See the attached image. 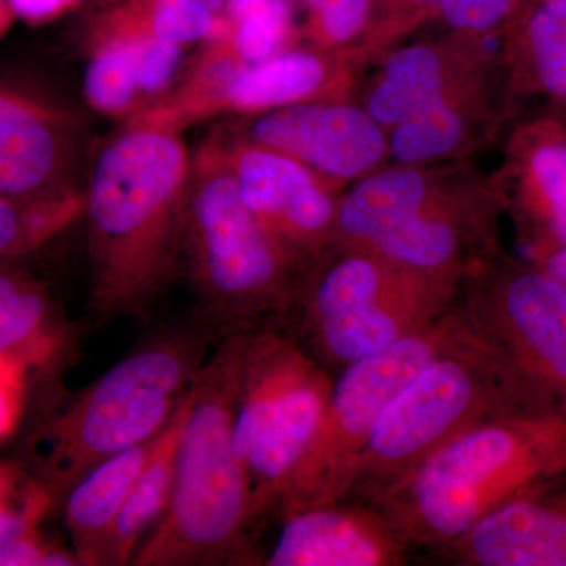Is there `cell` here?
<instances>
[{
	"label": "cell",
	"instance_id": "2",
	"mask_svg": "<svg viewBox=\"0 0 566 566\" xmlns=\"http://www.w3.org/2000/svg\"><path fill=\"white\" fill-rule=\"evenodd\" d=\"M248 338H223L193 379L169 506L129 565L251 564V491L233 444Z\"/></svg>",
	"mask_w": 566,
	"mask_h": 566
},
{
	"label": "cell",
	"instance_id": "4",
	"mask_svg": "<svg viewBox=\"0 0 566 566\" xmlns=\"http://www.w3.org/2000/svg\"><path fill=\"white\" fill-rule=\"evenodd\" d=\"M203 335L174 334L139 346L43 422L31 471L54 502L95 465L156 438L207 360Z\"/></svg>",
	"mask_w": 566,
	"mask_h": 566
},
{
	"label": "cell",
	"instance_id": "21",
	"mask_svg": "<svg viewBox=\"0 0 566 566\" xmlns=\"http://www.w3.org/2000/svg\"><path fill=\"white\" fill-rule=\"evenodd\" d=\"M365 248L416 273L449 279L460 259L463 237L455 222L423 208L395 223Z\"/></svg>",
	"mask_w": 566,
	"mask_h": 566
},
{
	"label": "cell",
	"instance_id": "39",
	"mask_svg": "<svg viewBox=\"0 0 566 566\" xmlns=\"http://www.w3.org/2000/svg\"><path fill=\"white\" fill-rule=\"evenodd\" d=\"M3 3H9V0H0V22H2Z\"/></svg>",
	"mask_w": 566,
	"mask_h": 566
},
{
	"label": "cell",
	"instance_id": "11",
	"mask_svg": "<svg viewBox=\"0 0 566 566\" xmlns=\"http://www.w3.org/2000/svg\"><path fill=\"white\" fill-rule=\"evenodd\" d=\"M441 553L465 566H566V468L493 510Z\"/></svg>",
	"mask_w": 566,
	"mask_h": 566
},
{
	"label": "cell",
	"instance_id": "35",
	"mask_svg": "<svg viewBox=\"0 0 566 566\" xmlns=\"http://www.w3.org/2000/svg\"><path fill=\"white\" fill-rule=\"evenodd\" d=\"M74 0H9L11 13L28 21H43L73 3Z\"/></svg>",
	"mask_w": 566,
	"mask_h": 566
},
{
	"label": "cell",
	"instance_id": "24",
	"mask_svg": "<svg viewBox=\"0 0 566 566\" xmlns=\"http://www.w3.org/2000/svg\"><path fill=\"white\" fill-rule=\"evenodd\" d=\"M463 133L460 115L441 96L395 125L390 153L395 161L405 166L428 161L452 151Z\"/></svg>",
	"mask_w": 566,
	"mask_h": 566
},
{
	"label": "cell",
	"instance_id": "9",
	"mask_svg": "<svg viewBox=\"0 0 566 566\" xmlns=\"http://www.w3.org/2000/svg\"><path fill=\"white\" fill-rule=\"evenodd\" d=\"M460 308L517 415L566 420L564 286L543 268H506Z\"/></svg>",
	"mask_w": 566,
	"mask_h": 566
},
{
	"label": "cell",
	"instance_id": "1",
	"mask_svg": "<svg viewBox=\"0 0 566 566\" xmlns=\"http://www.w3.org/2000/svg\"><path fill=\"white\" fill-rule=\"evenodd\" d=\"M186 172L181 142L159 129L123 134L99 155L87 205L99 319L145 318L161 297L185 245Z\"/></svg>",
	"mask_w": 566,
	"mask_h": 566
},
{
	"label": "cell",
	"instance_id": "28",
	"mask_svg": "<svg viewBox=\"0 0 566 566\" xmlns=\"http://www.w3.org/2000/svg\"><path fill=\"white\" fill-rule=\"evenodd\" d=\"M137 41L109 44L88 63L84 92L95 109L118 112L133 102L139 91L136 71Z\"/></svg>",
	"mask_w": 566,
	"mask_h": 566
},
{
	"label": "cell",
	"instance_id": "36",
	"mask_svg": "<svg viewBox=\"0 0 566 566\" xmlns=\"http://www.w3.org/2000/svg\"><path fill=\"white\" fill-rule=\"evenodd\" d=\"M543 270L564 286L566 292V245H558L547 253Z\"/></svg>",
	"mask_w": 566,
	"mask_h": 566
},
{
	"label": "cell",
	"instance_id": "26",
	"mask_svg": "<svg viewBox=\"0 0 566 566\" xmlns=\"http://www.w3.org/2000/svg\"><path fill=\"white\" fill-rule=\"evenodd\" d=\"M70 218L69 200L28 203L0 193V266L39 248Z\"/></svg>",
	"mask_w": 566,
	"mask_h": 566
},
{
	"label": "cell",
	"instance_id": "38",
	"mask_svg": "<svg viewBox=\"0 0 566 566\" xmlns=\"http://www.w3.org/2000/svg\"><path fill=\"white\" fill-rule=\"evenodd\" d=\"M161 2H170V0H158V3ZM181 2L199 3V6L205 7V9L211 10L212 13L221 10L222 7L226 6V0H181Z\"/></svg>",
	"mask_w": 566,
	"mask_h": 566
},
{
	"label": "cell",
	"instance_id": "18",
	"mask_svg": "<svg viewBox=\"0 0 566 566\" xmlns=\"http://www.w3.org/2000/svg\"><path fill=\"white\" fill-rule=\"evenodd\" d=\"M54 504L31 469L0 460V566L81 565L73 551L52 546L40 534Z\"/></svg>",
	"mask_w": 566,
	"mask_h": 566
},
{
	"label": "cell",
	"instance_id": "7",
	"mask_svg": "<svg viewBox=\"0 0 566 566\" xmlns=\"http://www.w3.org/2000/svg\"><path fill=\"white\" fill-rule=\"evenodd\" d=\"M474 338L460 305L452 304L427 326L338 370L318 430L273 515L342 501L354 461L386 406L438 357Z\"/></svg>",
	"mask_w": 566,
	"mask_h": 566
},
{
	"label": "cell",
	"instance_id": "31",
	"mask_svg": "<svg viewBox=\"0 0 566 566\" xmlns=\"http://www.w3.org/2000/svg\"><path fill=\"white\" fill-rule=\"evenodd\" d=\"M327 39L344 43L367 24L374 0H301Z\"/></svg>",
	"mask_w": 566,
	"mask_h": 566
},
{
	"label": "cell",
	"instance_id": "20",
	"mask_svg": "<svg viewBox=\"0 0 566 566\" xmlns=\"http://www.w3.org/2000/svg\"><path fill=\"white\" fill-rule=\"evenodd\" d=\"M428 185L416 169L385 170L368 178L342 202L335 226L346 240L365 248L395 223L423 210Z\"/></svg>",
	"mask_w": 566,
	"mask_h": 566
},
{
	"label": "cell",
	"instance_id": "16",
	"mask_svg": "<svg viewBox=\"0 0 566 566\" xmlns=\"http://www.w3.org/2000/svg\"><path fill=\"white\" fill-rule=\"evenodd\" d=\"M156 438L102 461L63 497L71 551L81 565H99L107 536L147 464Z\"/></svg>",
	"mask_w": 566,
	"mask_h": 566
},
{
	"label": "cell",
	"instance_id": "34",
	"mask_svg": "<svg viewBox=\"0 0 566 566\" xmlns=\"http://www.w3.org/2000/svg\"><path fill=\"white\" fill-rule=\"evenodd\" d=\"M28 371L20 364L0 359V442L20 423Z\"/></svg>",
	"mask_w": 566,
	"mask_h": 566
},
{
	"label": "cell",
	"instance_id": "37",
	"mask_svg": "<svg viewBox=\"0 0 566 566\" xmlns=\"http://www.w3.org/2000/svg\"><path fill=\"white\" fill-rule=\"evenodd\" d=\"M382 2L394 13L412 14L424 10H438L439 0H382Z\"/></svg>",
	"mask_w": 566,
	"mask_h": 566
},
{
	"label": "cell",
	"instance_id": "32",
	"mask_svg": "<svg viewBox=\"0 0 566 566\" xmlns=\"http://www.w3.org/2000/svg\"><path fill=\"white\" fill-rule=\"evenodd\" d=\"M517 0H439L438 10L457 31L488 32L504 22Z\"/></svg>",
	"mask_w": 566,
	"mask_h": 566
},
{
	"label": "cell",
	"instance_id": "33",
	"mask_svg": "<svg viewBox=\"0 0 566 566\" xmlns=\"http://www.w3.org/2000/svg\"><path fill=\"white\" fill-rule=\"evenodd\" d=\"M181 62L180 44L156 39L137 40L136 71L140 91L159 92L174 80Z\"/></svg>",
	"mask_w": 566,
	"mask_h": 566
},
{
	"label": "cell",
	"instance_id": "22",
	"mask_svg": "<svg viewBox=\"0 0 566 566\" xmlns=\"http://www.w3.org/2000/svg\"><path fill=\"white\" fill-rule=\"evenodd\" d=\"M323 81L324 65L318 57L290 52L238 71L227 82L226 96L240 109H277L312 95Z\"/></svg>",
	"mask_w": 566,
	"mask_h": 566
},
{
	"label": "cell",
	"instance_id": "25",
	"mask_svg": "<svg viewBox=\"0 0 566 566\" xmlns=\"http://www.w3.org/2000/svg\"><path fill=\"white\" fill-rule=\"evenodd\" d=\"M526 36L536 77L546 92L566 98V0H532Z\"/></svg>",
	"mask_w": 566,
	"mask_h": 566
},
{
	"label": "cell",
	"instance_id": "13",
	"mask_svg": "<svg viewBox=\"0 0 566 566\" xmlns=\"http://www.w3.org/2000/svg\"><path fill=\"white\" fill-rule=\"evenodd\" d=\"M233 177L241 199L292 256L322 240L335 223L331 197L303 163L285 153L245 150Z\"/></svg>",
	"mask_w": 566,
	"mask_h": 566
},
{
	"label": "cell",
	"instance_id": "6",
	"mask_svg": "<svg viewBox=\"0 0 566 566\" xmlns=\"http://www.w3.org/2000/svg\"><path fill=\"white\" fill-rule=\"evenodd\" d=\"M509 412L517 415L476 338L438 357L376 420L349 471L344 499L374 504L457 436Z\"/></svg>",
	"mask_w": 566,
	"mask_h": 566
},
{
	"label": "cell",
	"instance_id": "30",
	"mask_svg": "<svg viewBox=\"0 0 566 566\" xmlns=\"http://www.w3.org/2000/svg\"><path fill=\"white\" fill-rule=\"evenodd\" d=\"M212 25L214 20H212L211 10L205 9L199 3L181 2V0L158 3L153 18V33L156 39L175 44L202 40L210 35Z\"/></svg>",
	"mask_w": 566,
	"mask_h": 566
},
{
	"label": "cell",
	"instance_id": "3",
	"mask_svg": "<svg viewBox=\"0 0 566 566\" xmlns=\"http://www.w3.org/2000/svg\"><path fill=\"white\" fill-rule=\"evenodd\" d=\"M566 468V420L501 415L457 436L374 502L412 553L439 551L482 517Z\"/></svg>",
	"mask_w": 566,
	"mask_h": 566
},
{
	"label": "cell",
	"instance_id": "23",
	"mask_svg": "<svg viewBox=\"0 0 566 566\" xmlns=\"http://www.w3.org/2000/svg\"><path fill=\"white\" fill-rule=\"evenodd\" d=\"M441 61L427 46H408L386 63L385 77L368 99V114L379 125L395 126L441 98Z\"/></svg>",
	"mask_w": 566,
	"mask_h": 566
},
{
	"label": "cell",
	"instance_id": "12",
	"mask_svg": "<svg viewBox=\"0 0 566 566\" xmlns=\"http://www.w3.org/2000/svg\"><path fill=\"white\" fill-rule=\"evenodd\" d=\"M260 145L292 156L335 178L367 172L386 153L379 123L368 112L345 104H289L253 123Z\"/></svg>",
	"mask_w": 566,
	"mask_h": 566
},
{
	"label": "cell",
	"instance_id": "17",
	"mask_svg": "<svg viewBox=\"0 0 566 566\" xmlns=\"http://www.w3.org/2000/svg\"><path fill=\"white\" fill-rule=\"evenodd\" d=\"M186 412L188 394L182 398L170 422L156 438L147 464L137 476L132 493L107 536L99 565L132 564L137 547L166 513L174 490L175 464Z\"/></svg>",
	"mask_w": 566,
	"mask_h": 566
},
{
	"label": "cell",
	"instance_id": "15",
	"mask_svg": "<svg viewBox=\"0 0 566 566\" xmlns=\"http://www.w3.org/2000/svg\"><path fill=\"white\" fill-rule=\"evenodd\" d=\"M65 163L62 133L50 112L0 91V193L20 202H62Z\"/></svg>",
	"mask_w": 566,
	"mask_h": 566
},
{
	"label": "cell",
	"instance_id": "27",
	"mask_svg": "<svg viewBox=\"0 0 566 566\" xmlns=\"http://www.w3.org/2000/svg\"><path fill=\"white\" fill-rule=\"evenodd\" d=\"M227 11L237 21L234 44L245 62L277 55L289 33V0H234Z\"/></svg>",
	"mask_w": 566,
	"mask_h": 566
},
{
	"label": "cell",
	"instance_id": "8",
	"mask_svg": "<svg viewBox=\"0 0 566 566\" xmlns=\"http://www.w3.org/2000/svg\"><path fill=\"white\" fill-rule=\"evenodd\" d=\"M450 283L363 248L301 294L303 314L292 327L316 363L338 371L444 314L453 304Z\"/></svg>",
	"mask_w": 566,
	"mask_h": 566
},
{
	"label": "cell",
	"instance_id": "14",
	"mask_svg": "<svg viewBox=\"0 0 566 566\" xmlns=\"http://www.w3.org/2000/svg\"><path fill=\"white\" fill-rule=\"evenodd\" d=\"M334 379L322 364H314L286 392L253 442L248 460L253 526L273 515L286 480L303 460L322 422Z\"/></svg>",
	"mask_w": 566,
	"mask_h": 566
},
{
	"label": "cell",
	"instance_id": "19",
	"mask_svg": "<svg viewBox=\"0 0 566 566\" xmlns=\"http://www.w3.org/2000/svg\"><path fill=\"white\" fill-rule=\"evenodd\" d=\"M63 323L50 293L28 274L0 266V359L31 370L62 344Z\"/></svg>",
	"mask_w": 566,
	"mask_h": 566
},
{
	"label": "cell",
	"instance_id": "5",
	"mask_svg": "<svg viewBox=\"0 0 566 566\" xmlns=\"http://www.w3.org/2000/svg\"><path fill=\"white\" fill-rule=\"evenodd\" d=\"M185 245L208 333L223 340L289 322L301 297L290 281L293 256L241 199L233 174H212L197 186Z\"/></svg>",
	"mask_w": 566,
	"mask_h": 566
},
{
	"label": "cell",
	"instance_id": "10",
	"mask_svg": "<svg viewBox=\"0 0 566 566\" xmlns=\"http://www.w3.org/2000/svg\"><path fill=\"white\" fill-rule=\"evenodd\" d=\"M260 564L268 566H397L412 556L381 510L356 499L294 510Z\"/></svg>",
	"mask_w": 566,
	"mask_h": 566
},
{
	"label": "cell",
	"instance_id": "29",
	"mask_svg": "<svg viewBox=\"0 0 566 566\" xmlns=\"http://www.w3.org/2000/svg\"><path fill=\"white\" fill-rule=\"evenodd\" d=\"M531 169L545 207L551 237L556 248L566 245V144L539 145L532 153Z\"/></svg>",
	"mask_w": 566,
	"mask_h": 566
}]
</instances>
